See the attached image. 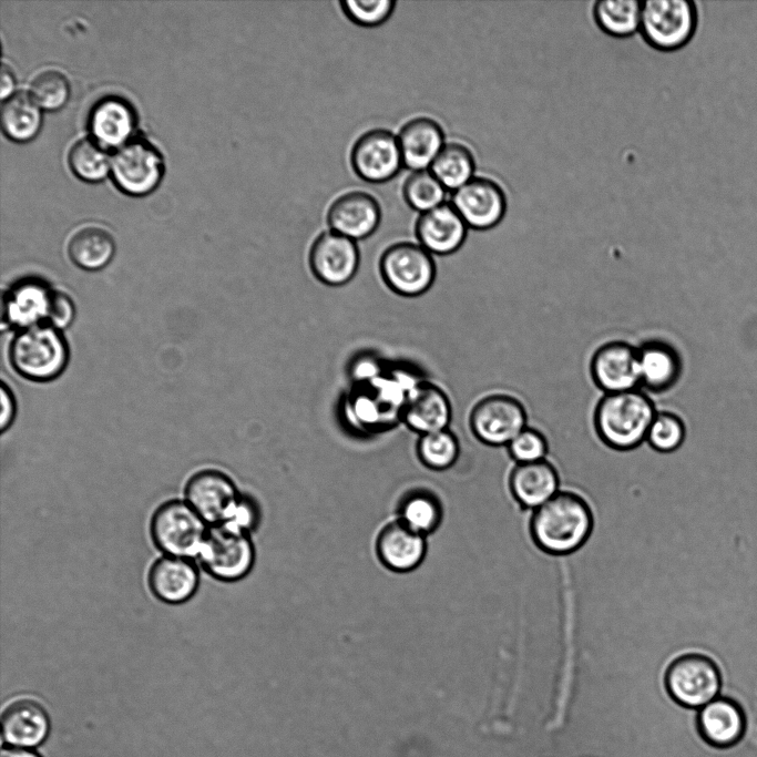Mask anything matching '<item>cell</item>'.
<instances>
[{"instance_id":"1","label":"cell","mask_w":757,"mask_h":757,"mask_svg":"<svg viewBox=\"0 0 757 757\" xmlns=\"http://www.w3.org/2000/svg\"><path fill=\"white\" fill-rule=\"evenodd\" d=\"M592 528L593 515L589 503L570 490H560L533 510L530 519L533 542L553 555L577 551L587 541Z\"/></svg>"},{"instance_id":"2","label":"cell","mask_w":757,"mask_h":757,"mask_svg":"<svg viewBox=\"0 0 757 757\" xmlns=\"http://www.w3.org/2000/svg\"><path fill=\"white\" fill-rule=\"evenodd\" d=\"M657 411L654 400L641 388L603 393L593 410L594 430L608 448L634 450L646 442Z\"/></svg>"},{"instance_id":"3","label":"cell","mask_w":757,"mask_h":757,"mask_svg":"<svg viewBox=\"0 0 757 757\" xmlns=\"http://www.w3.org/2000/svg\"><path fill=\"white\" fill-rule=\"evenodd\" d=\"M10 360L23 377L33 381H49L65 369L69 349L60 330L42 323L22 329L14 337Z\"/></svg>"},{"instance_id":"4","label":"cell","mask_w":757,"mask_h":757,"mask_svg":"<svg viewBox=\"0 0 757 757\" xmlns=\"http://www.w3.org/2000/svg\"><path fill=\"white\" fill-rule=\"evenodd\" d=\"M207 523L186 502L172 499L160 504L150 520V535L157 550L168 556H198Z\"/></svg>"},{"instance_id":"5","label":"cell","mask_w":757,"mask_h":757,"mask_svg":"<svg viewBox=\"0 0 757 757\" xmlns=\"http://www.w3.org/2000/svg\"><path fill=\"white\" fill-rule=\"evenodd\" d=\"M664 683L673 700L687 708H700L723 690V677L716 663L697 653L674 658L666 667Z\"/></svg>"},{"instance_id":"6","label":"cell","mask_w":757,"mask_h":757,"mask_svg":"<svg viewBox=\"0 0 757 757\" xmlns=\"http://www.w3.org/2000/svg\"><path fill=\"white\" fill-rule=\"evenodd\" d=\"M697 20V9L693 1H644L640 32L651 47L659 51H674L692 40Z\"/></svg>"},{"instance_id":"7","label":"cell","mask_w":757,"mask_h":757,"mask_svg":"<svg viewBox=\"0 0 757 757\" xmlns=\"http://www.w3.org/2000/svg\"><path fill=\"white\" fill-rule=\"evenodd\" d=\"M198 557L212 577L236 582L250 573L256 553L250 534L227 524H217L209 526Z\"/></svg>"},{"instance_id":"8","label":"cell","mask_w":757,"mask_h":757,"mask_svg":"<svg viewBox=\"0 0 757 757\" xmlns=\"http://www.w3.org/2000/svg\"><path fill=\"white\" fill-rule=\"evenodd\" d=\"M469 424L472 434L481 443L492 448H505L529 426V415L519 398L505 392H495L474 403Z\"/></svg>"},{"instance_id":"9","label":"cell","mask_w":757,"mask_h":757,"mask_svg":"<svg viewBox=\"0 0 757 757\" xmlns=\"http://www.w3.org/2000/svg\"><path fill=\"white\" fill-rule=\"evenodd\" d=\"M379 267L386 285L407 297L426 293L436 277L432 254L419 243L399 242L389 246L381 255Z\"/></svg>"},{"instance_id":"10","label":"cell","mask_w":757,"mask_h":757,"mask_svg":"<svg viewBox=\"0 0 757 757\" xmlns=\"http://www.w3.org/2000/svg\"><path fill=\"white\" fill-rule=\"evenodd\" d=\"M111 172L117 187L141 196L152 192L164 173L161 153L147 141L132 139L119 147L111 160Z\"/></svg>"},{"instance_id":"11","label":"cell","mask_w":757,"mask_h":757,"mask_svg":"<svg viewBox=\"0 0 757 757\" xmlns=\"http://www.w3.org/2000/svg\"><path fill=\"white\" fill-rule=\"evenodd\" d=\"M350 165L368 183H385L403 167L397 135L386 129L361 134L350 150Z\"/></svg>"},{"instance_id":"12","label":"cell","mask_w":757,"mask_h":757,"mask_svg":"<svg viewBox=\"0 0 757 757\" xmlns=\"http://www.w3.org/2000/svg\"><path fill=\"white\" fill-rule=\"evenodd\" d=\"M590 372L603 393L640 389L637 346L620 339L600 345L591 356Z\"/></svg>"},{"instance_id":"13","label":"cell","mask_w":757,"mask_h":757,"mask_svg":"<svg viewBox=\"0 0 757 757\" xmlns=\"http://www.w3.org/2000/svg\"><path fill=\"white\" fill-rule=\"evenodd\" d=\"M239 494L234 481L216 469L194 473L184 488L185 501L211 525L228 521Z\"/></svg>"},{"instance_id":"14","label":"cell","mask_w":757,"mask_h":757,"mask_svg":"<svg viewBox=\"0 0 757 757\" xmlns=\"http://www.w3.org/2000/svg\"><path fill=\"white\" fill-rule=\"evenodd\" d=\"M451 204L469 228L488 231L504 217L507 197L502 187L493 180L474 176L452 192Z\"/></svg>"},{"instance_id":"15","label":"cell","mask_w":757,"mask_h":757,"mask_svg":"<svg viewBox=\"0 0 757 757\" xmlns=\"http://www.w3.org/2000/svg\"><path fill=\"white\" fill-rule=\"evenodd\" d=\"M359 260L357 243L331 229L320 233L309 250L313 274L328 286H342L351 280Z\"/></svg>"},{"instance_id":"16","label":"cell","mask_w":757,"mask_h":757,"mask_svg":"<svg viewBox=\"0 0 757 757\" xmlns=\"http://www.w3.org/2000/svg\"><path fill=\"white\" fill-rule=\"evenodd\" d=\"M380 219L379 203L362 191L341 194L327 211L329 229L355 242L369 237L379 226Z\"/></svg>"},{"instance_id":"17","label":"cell","mask_w":757,"mask_h":757,"mask_svg":"<svg viewBox=\"0 0 757 757\" xmlns=\"http://www.w3.org/2000/svg\"><path fill=\"white\" fill-rule=\"evenodd\" d=\"M147 585L158 601L170 605L183 604L197 592L200 571L190 559L164 555L151 564Z\"/></svg>"},{"instance_id":"18","label":"cell","mask_w":757,"mask_h":757,"mask_svg":"<svg viewBox=\"0 0 757 757\" xmlns=\"http://www.w3.org/2000/svg\"><path fill=\"white\" fill-rule=\"evenodd\" d=\"M700 737L715 748H729L740 741L746 729V715L740 703L719 695L700 707L696 718Z\"/></svg>"},{"instance_id":"19","label":"cell","mask_w":757,"mask_h":757,"mask_svg":"<svg viewBox=\"0 0 757 757\" xmlns=\"http://www.w3.org/2000/svg\"><path fill=\"white\" fill-rule=\"evenodd\" d=\"M468 226L451 203L421 213L416 222L418 243L429 253L449 255L464 243Z\"/></svg>"},{"instance_id":"20","label":"cell","mask_w":757,"mask_h":757,"mask_svg":"<svg viewBox=\"0 0 757 757\" xmlns=\"http://www.w3.org/2000/svg\"><path fill=\"white\" fill-rule=\"evenodd\" d=\"M401 415L406 424L421 436L448 429L452 409L447 393L426 381L417 383L408 391Z\"/></svg>"},{"instance_id":"21","label":"cell","mask_w":757,"mask_h":757,"mask_svg":"<svg viewBox=\"0 0 757 757\" xmlns=\"http://www.w3.org/2000/svg\"><path fill=\"white\" fill-rule=\"evenodd\" d=\"M376 552L388 570L406 573L422 563L427 553V540L397 519L379 532Z\"/></svg>"},{"instance_id":"22","label":"cell","mask_w":757,"mask_h":757,"mask_svg":"<svg viewBox=\"0 0 757 757\" xmlns=\"http://www.w3.org/2000/svg\"><path fill=\"white\" fill-rule=\"evenodd\" d=\"M403 167L412 172L429 170L446 145L441 125L428 116L406 122L397 134Z\"/></svg>"},{"instance_id":"23","label":"cell","mask_w":757,"mask_h":757,"mask_svg":"<svg viewBox=\"0 0 757 757\" xmlns=\"http://www.w3.org/2000/svg\"><path fill=\"white\" fill-rule=\"evenodd\" d=\"M509 488L521 507L535 510L561 490L560 472L548 459L515 464L509 474Z\"/></svg>"},{"instance_id":"24","label":"cell","mask_w":757,"mask_h":757,"mask_svg":"<svg viewBox=\"0 0 757 757\" xmlns=\"http://www.w3.org/2000/svg\"><path fill=\"white\" fill-rule=\"evenodd\" d=\"M49 716L41 704L31 698L10 702L1 714L2 738L16 747H35L49 733Z\"/></svg>"},{"instance_id":"25","label":"cell","mask_w":757,"mask_h":757,"mask_svg":"<svg viewBox=\"0 0 757 757\" xmlns=\"http://www.w3.org/2000/svg\"><path fill=\"white\" fill-rule=\"evenodd\" d=\"M641 389L661 393L678 381L683 365L676 348L662 339H647L637 346Z\"/></svg>"},{"instance_id":"26","label":"cell","mask_w":757,"mask_h":757,"mask_svg":"<svg viewBox=\"0 0 757 757\" xmlns=\"http://www.w3.org/2000/svg\"><path fill=\"white\" fill-rule=\"evenodd\" d=\"M136 116L132 105L119 96L100 100L91 110L89 130L95 142L105 147H121L132 136Z\"/></svg>"},{"instance_id":"27","label":"cell","mask_w":757,"mask_h":757,"mask_svg":"<svg viewBox=\"0 0 757 757\" xmlns=\"http://www.w3.org/2000/svg\"><path fill=\"white\" fill-rule=\"evenodd\" d=\"M115 243L112 235L100 227L90 226L78 231L70 239L68 253L80 268L99 270L113 258Z\"/></svg>"},{"instance_id":"28","label":"cell","mask_w":757,"mask_h":757,"mask_svg":"<svg viewBox=\"0 0 757 757\" xmlns=\"http://www.w3.org/2000/svg\"><path fill=\"white\" fill-rule=\"evenodd\" d=\"M398 520L427 536L442 521V505L438 497L426 489H415L402 495L398 504Z\"/></svg>"},{"instance_id":"29","label":"cell","mask_w":757,"mask_h":757,"mask_svg":"<svg viewBox=\"0 0 757 757\" xmlns=\"http://www.w3.org/2000/svg\"><path fill=\"white\" fill-rule=\"evenodd\" d=\"M52 291L43 285L25 283L16 287L6 300L9 321L24 328L47 320Z\"/></svg>"},{"instance_id":"30","label":"cell","mask_w":757,"mask_h":757,"mask_svg":"<svg viewBox=\"0 0 757 757\" xmlns=\"http://www.w3.org/2000/svg\"><path fill=\"white\" fill-rule=\"evenodd\" d=\"M41 112L33 98L23 92L8 98L1 106V126L17 142L32 140L41 127Z\"/></svg>"},{"instance_id":"31","label":"cell","mask_w":757,"mask_h":757,"mask_svg":"<svg viewBox=\"0 0 757 757\" xmlns=\"http://www.w3.org/2000/svg\"><path fill=\"white\" fill-rule=\"evenodd\" d=\"M448 191H456L474 177L475 161L462 143L449 142L442 147L430 168Z\"/></svg>"},{"instance_id":"32","label":"cell","mask_w":757,"mask_h":757,"mask_svg":"<svg viewBox=\"0 0 757 757\" xmlns=\"http://www.w3.org/2000/svg\"><path fill=\"white\" fill-rule=\"evenodd\" d=\"M642 2L636 0H600L593 17L597 27L614 38H628L640 31Z\"/></svg>"},{"instance_id":"33","label":"cell","mask_w":757,"mask_h":757,"mask_svg":"<svg viewBox=\"0 0 757 757\" xmlns=\"http://www.w3.org/2000/svg\"><path fill=\"white\" fill-rule=\"evenodd\" d=\"M459 453V440L449 429L421 434L417 443V454L421 463L436 471L452 467Z\"/></svg>"},{"instance_id":"34","label":"cell","mask_w":757,"mask_h":757,"mask_svg":"<svg viewBox=\"0 0 757 757\" xmlns=\"http://www.w3.org/2000/svg\"><path fill=\"white\" fill-rule=\"evenodd\" d=\"M72 172L86 182L103 180L111 170V161L105 149L93 139H82L69 152Z\"/></svg>"},{"instance_id":"35","label":"cell","mask_w":757,"mask_h":757,"mask_svg":"<svg viewBox=\"0 0 757 757\" xmlns=\"http://www.w3.org/2000/svg\"><path fill=\"white\" fill-rule=\"evenodd\" d=\"M446 194V187L430 170L412 172L402 186L406 203L420 214L443 204Z\"/></svg>"},{"instance_id":"36","label":"cell","mask_w":757,"mask_h":757,"mask_svg":"<svg viewBox=\"0 0 757 757\" xmlns=\"http://www.w3.org/2000/svg\"><path fill=\"white\" fill-rule=\"evenodd\" d=\"M686 427L683 419L672 411L658 410L646 437L654 451L666 454L676 452L685 442Z\"/></svg>"},{"instance_id":"37","label":"cell","mask_w":757,"mask_h":757,"mask_svg":"<svg viewBox=\"0 0 757 757\" xmlns=\"http://www.w3.org/2000/svg\"><path fill=\"white\" fill-rule=\"evenodd\" d=\"M30 93L39 106L45 110H58L68 101L69 81L58 70H45L32 80Z\"/></svg>"},{"instance_id":"38","label":"cell","mask_w":757,"mask_h":757,"mask_svg":"<svg viewBox=\"0 0 757 757\" xmlns=\"http://www.w3.org/2000/svg\"><path fill=\"white\" fill-rule=\"evenodd\" d=\"M507 451L515 464L539 462L548 459L550 443L541 430L528 426L508 444Z\"/></svg>"},{"instance_id":"39","label":"cell","mask_w":757,"mask_h":757,"mask_svg":"<svg viewBox=\"0 0 757 757\" xmlns=\"http://www.w3.org/2000/svg\"><path fill=\"white\" fill-rule=\"evenodd\" d=\"M397 2L393 0L358 1L342 0L339 7L351 22L366 28L382 24L392 14Z\"/></svg>"},{"instance_id":"40","label":"cell","mask_w":757,"mask_h":757,"mask_svg":"<svg viewBox=\"0 0 757 757\" xmlns=\"http://www.w3.org/2000/svg\"><path fill=\"white\" fill-rule=\"evenodd\" d=\"M260 516V509L256 500L247 494H239L228 521L223 524L250 534L258 526Z\"/></svg>"},{"instance_id":"41","label":"cell","mask_w":757,"mask_h":757,"mask_svg":"<svg viewBox=\"0 0 757 757\" xmlns=\"http://www.w3.org/2000/svg\"><path fill=\"white\" fill-rule=\"evenodd\" d=\"M75 315L72 299L61 291H52L47 321L58 330L69 327Z\"/></svg>"},{"instance_id":"42","label":"cell","mask_w":757,"mask_h":757,"mask_svg":"<svg viewBox=\"0 0 757 757\" xmlns=\"http://www.w3.org/2000/svg\"><path fill=\"white\" fill-rule=\"evenodd\" d=\"M1 431L8 429L16 416V401L10 389L2 382L1 385Z\"/></svg>"},{"instance_id":"43","label":"cell","mask_w":757,"mask_h":757,"mask_svg":"<svg viewBox=\"0 0 757 757\" xmlns=\"http://www.w3.org/2000/svg\"><path fill=\"white\" fill-rule=\"evenodd\" d=\"M14 88V75L12 70L6 63L1 67V99L7 100Z\"/></svg>"},{"instance_id":"44","label":"cell","mask_w":757,"mask_h":757,"mask_svg":"<svg viewBox=\"0 0 757 757\" xmlns=\"http://www.w3.org/2000/svg\"><path fill=\"white\" fill-rule=\"evenodd\" d=\"M1 757H40L33 751L21 748H6L1 753Z\"/></svg>"}]
</instances>
